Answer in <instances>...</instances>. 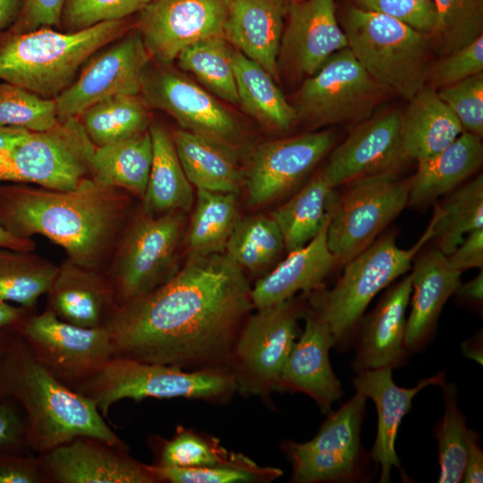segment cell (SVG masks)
I'll return each mask as SVG.
<instances>
[{"instance_id":"1","label":"cell","mask_w":483,"mask_h":483,"mask_svg":"<svg viewBox=\"0 0 483 483\" xmlns=\"http://www.w3.org/2000/svg\"><path fill=\"white\" fill-rule=\"evenodd\" d=\"M250 290L244 270L225 252L189 254L164 284L112 309L105 322L112 357L181 369L227 367L254 309Z\"/></svg>"},{"instance_id":"2","label":"cell","mask_w":483,"mask_h":483,"mask_svg":"<svg viewBox=\"0 0 483 483\" xmlns=\"http://www.w3.org/2000/svg\"><path fill=\"white\" fill-rule=\"evenodd\" d=\"M127 204L125 191L90 177L68 191L0 183L4 227L24 238L42 235L64 249L70 261L97 271L113 253Z\"/></svg>"},{"instance_id":"3","label":"cell","mask_w":483,"mask_h":483,"mask_svg":"<svg viewBox=\"0 0 483 483\" xmlns=\"http://www.w3.org/2000/svg\"><path fill=\"white\" fill-rule=\"evenodd\" d=\"M3 399H13L22 409L32 453L47 452L80 436L127 449L96 404L57 379L16 331L0 360Z\"/></svg>"},{"instance_id":"4","label":"cell","mask_w":483,"mask_h":483,"mask_svg":"<svg viewBox=\"0 0 483 483\" xmlns=\"http://www.w3.org/2000/svg\"><path fill=\"white\" fill-rule=\"evenodd\" d=\"M129 18L105 21L75 32L43 27L0 33V79L41 97L55 99L76 79L97 51L124 35Z\"/></svg>"},{"instance_id":"5","label":"cell","mask_w":483,"mask_h":483,"mask_svg":"<svg viewBox=\"0 0 483 483\" xmlns=\"http://www.w3.org/2000/svg\"><path fill=\"white\" fill-rule=\"evenodd\" d=\"M435 219L410 249L397 246L393 234L384 235L346 262L334 287L307 293L309 309L327 326L333 346L344 348L357 331L363 313L374 297L411 267V261L432 239Z\"/></svg>"},{"instance_id":"6","label":"cell","mask_w":483,"mask_h":483,"mask_svg":"<svg viewBox=\"0 0 483 483\" xmlns=\"http://www.w3.org/2000/svg\"><path fill=\"white\" fill-rule=\"evenodd\" d=\"M343 27L348 48L387 91L409 101L427 84L432 46L428 34L358 6L346 10Z\"/></svg>"},{"instance_id":"7","label":"cell","mask_w":483,"mask_h":483,"mask_svg":"<svg viewBox=\"0 0 483 483\" xmlns=\"http://www.w3.org/2000/svg\"><path fill=\"white\" fill-rule=\"evenodd\" d=\"M90 399L105 418L123 400L183 397L225 401L236 393L228 367L185 370L174 366L110 358L94 375L73 388Z\"/></svg>"},{"instance_id":"8","label":"cell","mask_w":483,"mask_h":483,"mask_svg":"<svg viewBox=\"0 0 483 483\" xmlns=\"http://www.w3.org/2000/svg\"><path fill=\"white\" fill-rule=\"evenodd\" d=\"M185 213L137 216L118 238L114 257L104 275L114 308L158 287L178 269L175 264L182 236Z\"/></svg>"},{"instance_id":"9","label":"cell","mask_w":483,"mask_h":483,"mask_svg":"<svg viewBox=\"0 0 483 483\" xmlns=\"http://www.w3.org/2000/svg\"><path fill=\"white\" fill-rule=\"evenodd\" d=\"M95 145L80 119L59 121L44 131H29L0 150V182L68 191L89 177Z\"/></svg>"},{"instance_id":"10","label":"cell","mask_w":483,"mask_h":483,"mask_svg":"<svg viewBox=\"0 0 483 483\" xmlns=\"http://www.w3.org/2000/svg\"><path fill=\"white\" fill-rule=\"evenodd\" d=\"M256 310L245 320L227 367L236 392L263 398L278 390L283 367L295 342L297 322L306 310L294 297Z\"/></svg>"},{"instance_id":"11","label":"cell","mask_w":483,"mask_h":483,"mask_svg":"<svg viewBox=\"0 0 483 483\" xmlns=\"http://www.w3.org/2000/svg\"><path fill=\"white\" fill-rule=\"evenodd\" d=\"M387 92L345 47L305 79L292 106L297 120L313 128L359 123L372 115Z\"/></svg>"},{"instance_id":"12","label":"cell","mask_w":483,"mask_h":483,"mask_svg":"<svg viewBox=\"0 0 483 483\" xmlns=\"http://www.w3.org/2000/svg\"><path fill=\"white\" fill-rule=\"evenodd\" d=\"M366 401L356 392L336 411L328 413L311 440L284 444L292 467V482L343 483L367 478L369 457L360 442Z\"/></svg>"},{"instance_id":"13","label":"cell","mask_w":483,"mask_h":483,"mask_svg":"<svg viewBox=\"0 0 483 483\" xmlns=\"http://www.w3.org/2000/svg\"><path fill=\"white\" fill-rule=\"evenodd\" d=\"M331 208L326 230L328 250L345 264L372 242L409 204V182L394 173L353 181Z\"/></svg>"},{"instance_id":"14","label":"cell","mask_w":483,"mask_h":483,"mask_svg":"<svg viewBox=\"0 0 483 483\" xmlns=\"http://www.w3.org/2000/svg\"><path fill=\"white\" fill-rule=\"evenodd\" d=\"M16 332L36 359L71 388L94 375L111 357L106 327L85 328L60 319L46 308L32 312Z\"/></svg>"},{"instance_id":"15","label":"cell","mask_w":483,"mask_h":483,"mask_svg":"<svg viewBox=\"0 0 483 483\" xmlns=\"http://www.w3.org/2000/svg\"><path fill=\"white\" fill-rule=\"evenodd\" d=\"M98 52V51H97ZM96 52L74 81L56 98L58 121L80 114L92 105L116 95H139L151 60L137 28Z\"/></svg>"},{"instance_id":"16","label":"cell","mask_w":483,"mask_h":483,"mask_svg":"<svg viewBox=\"0 0 483 483\" xmlns=\"http://www.w3.org/2000/svg\"><path fill=\"white\" fill-rule=\"evenodd\" d=\"M230 0H149L139 12L137 29L146 49L168 65L186 47L224 37Z\"/></svg>"},{"instance_id":"17","label":"cell","mask_w":483,"mask_h":483,"mask_svg":"<svg viewBox=\"0 0 483 483\" xmlns=\"http://www.w3.org/2000/svg\"><path fill=\"white\" fill-rule=\"evenodd\" d=\"M334 143L335 135L323 131L258 145L243 171L248 204L266 205L287 193L329 152Z\"/></svg>"},{"instance_id":"18","label":"cell","mask_w":483,"mask_h":483,"mask_svg":"<svg viewBox=\"0 0 483 483\" xmlns=\"http://www.w3.org/2000/svg\"><path fill=\"white\" fill-rule=\"evenodd\" d=\"M140 95L149 106L171 115L182 130L230 146L239 136L236 120L209 92L162 64L148 66Z\"/></svg>"},{"instance_id":"19","label":"cell","mask_w":483,"mask_h":483,"mask_svg":"<svg viewBox=\"0 0 483 483\" xmlns=\"http://www.w3.org/2000/svg\"><path fill=\"white\" fill-rule=\"evenodd\" d=\"M46 483H158L127 449L80 436L38 454Z\"/></svg>"},{"instance_id":"20","label":"cell","mask_w":483,"mask_h":483,"mask_svg":"<svg viewBox=\"0 0 483 483\" xmlns=\"http://www.w3.org/2000/svg\"><path fill=\"white\" fill-rule=\"evenodd\" d=\"M402 113L391 111L357 123L335 148L321 172L332 188L360 178L394 173L405 160L401 146Z\"/></svg>"},{"instance_id":"21","label":"cell","mask_w":483,"mask_h":483,"mask_svg":"<svg viewBox=\"0 0 483 483\" xmlns=\"http://www.w3.org/2000/svg\"><path fill=\"white\" fill-rule=\"evenodd\" d=\"M348 47L335 15V0L290 3L277 64L292 75L309 77L334 53Z\"/></svg>"},{"instance_id":"22","label":"cell","mask_w":483,"mask_h":483,"mask_svg":"<svg viewBox=\"0 0 483 483\" xmlns=\"http://www.w3.org/2000/svg\"><path fill=\"white\" fill-rule=\"evenodd\" d=\"M303 316L304 329L284 362L278 390L302 393L328 414L333 403L343 394L329 360L333 338L326 324L316 313L309 309Z\"/></svg>"},{"instance_id":"23","label":"cell","mask_w":483,"mask_h":483,"mask_svg":"<svg viewBox=\"0 0 483 483\" xmlns=\"http://www.w3.org/2000/svg\"><path fill=\"white\" fill-rule=\"evenodd\" d=\"M411 289V274H409L391 286L376 308L361 318L352 362L357 373L384 368L393 369L405 361L409 353L405 346V314Z\"/></svg>"},{"instance_id":"24","label":"cell","mask_w":483,"mask_h":483,"mask_svg":"<svg viewBox=\"0 0 483 483\" xmlns=\"http://www.w3.org/2000/svg\"><path fill=\"white\" fill-rule=\"evenodd\" d=\"M392 369L384 368L358 372L352 380L356 392L373 400L377 412V432L370 452L371 459L380 466V483L391 480L392 468L396 467L405 479L395 452V439L402 418L410 411L413 398L429 386H441L445 372L422 378L412 388L397 386L392 377Z\"/></svg>"},{"instance_id":"25","label":"cell","mask_w":483,"mask_h":483,"mask_svg":"<svg viewBox=\"0 0 483 483\" xmlns=\"http://www.w3.org/2000/svg\"><path fill=\"white\" fill-rule=\"evenodd\" d=\"M289 0H230L224 38L275 80Z\"/></svg>"},{"instance_id":"26","label":"cell","mask_w":483,"mask_h":483,"mask_svg":"<svg viewBox=\"0 0 483 483\" xmlns=\"http://www.w3.org/2000/svg\"><path fill=\"white\" fill-rule=\"evenodd\" d=\"M330 216L331 211L320 231L308 244L288 252L283 261L255 283L250 290L254 309L269 308L293 298L300 292L309 293L322 286L338 263L326 243Z\"/></svg>"},{"instance_id":"27","label":"cell","mask_w":483,"mask_h":483,"mask_svg":"<svg viewBox=\"0 0 483 483\" xmlns=\"http://www.w3.org/2000/svg\"><path fill=\"white\" fill-rule=\"evenodd\" d=\"M411 274V309L406 320L408 352L419 350L428 340L438 316L455 293L461 272L453 269L438 249L426 251L416 261Z\"/></svg>"},{"instance_id":"28","label":"cell","mask_w":483,"mask_h":483,"mask_svg":"<svg viewBox=\"0 0 483 483\" xmlns=\"http://www.w3.org/2000/svg\"><path fill=\"white\" fill-rule=\"evenodd\" d=\"M47 294V309L60 319L80 327H104L114 308L112 292L104 273L69 259L58 266Z\"/></svg>"},{"instance_id":"29","label":"cell","mask_w":483,"mask_h":483,"mask_svg":"<svg viewBox=\"0 0 483 483\" xmlns=\"http://www.w3.org/2000/svg\"><path fill=\"white\" fill-rule=\"evenodd\" d=\"M409 102L400 124L401 146L406 160L432 157L464 131L436 90L428 84Z\"/></svg>"},{"instance_id":"30","label":"cell","mask_w":483,"mask_h":483,"mask_svg":"<svg viewBox=\"0 0 483 483\" xmlns=\"http://www.w3.org/2000/svg\"><path fill=\"white\" fill-rule=\"evenodd\" d=\"M483 161L481 137L463 131L436 155L418 162L409 181V204L428 203L452 191L474 174Z\"/></svg>"},{"instance_id":"31","label":"cell","mask_w":483,"mask_h":483,"mask_svg":"<svg viewBox=\"0 0 483 483\" xmlns=\"http://www.w3.org/2000/svg\"><path fill=\"white\" fill-rule=\"evenodd\" d=\"M172 139L191 185L207 191L238 193L243 183V171L232 146L182 129L175 131Z\"/></svg>"},{"instance_id":"32","label":"cell","mask_w":483,"mask_h":483,"mask_svg":"<svg viewBox=\"0 0 483 483\" xmlns=\"http://www.w3.org/2000/svg\"><path fill=\"white\" fill-rule=\"evenodd\" d=\"M148 131L153 157L142 198V211L151 216L187 213L193 203V191L179 160L172 135L159 124H151Z\"/></svg>"},{"instance_id":"33","label":"cell","mask_w":483,"mask_h":483,"mask_svg":"<svg viewBox=\"0 0 483 483\" xmlns=\"http://www.w3.org/2000/svg\"><path fill=\"white\" fill-rule=\"evenodd\" d=\"M153 157L149 131L96 147L89 177L96 182L143 198Z\"/></svg>"},{"instance_id":"34","label":"cell","mask_w":483,"mask_h":483,"mask_svg":"<svg viewBox=\"0 0 483 483\" xmlns=\"http://www.w3.org/2000/svg\"><path fill=\"white\" fill-rule=\"evenodd\" d=\"M233 65L239 105L261 124L287 131L297 121L291 105L275 80L256 62L233 47Z\"/></svg>"},{"instance_id":"35","label":"cell","mask_w":483,"mask_h":483,"mask_svg":"<svg viewBox=\"0 0 483 483\" xmlns=\"http://www.w3.org/2000/svg\"><path fill=\"white\" fill-rule=\"evenodd\" d=\"M334 190L319 172L270 214L281 231L287 252L304 247L320 231L336 199Z\"/></svg>"},{"instance_id":"36","label":"cell","mask_w":483,"mask_h":483,"mask_svg":"<svg viewBox=\"0 0 483 483\" xmlns=\"http://www.w3.org/2000/svg\"><path fill=\"white\" fill-rule=\"evenodd\" d=\"M148 106L140 94L116 95L88 107L78 118L95 147H101L148 131Z\"/></svg>"},{"instance_id":"37","label":"cell","mask_w":483,"mask_h":483,"mask_svg":"<svg viewBox=\"0 0 483 483\" xmlns=\"http://www.w3.org/2000/svg\"><path fill=\"white\" fill-rule=\"evenodd\" d=\"M239 219L236 193L197 189L196 205L186 238L189 254L225 252Z\"/></svg>"},{"instance_id":"38","label":"cell","mask_w":483,"mask_h":483,"mask_svg":"<svg viewBox=\"0 0 483 483\" xmlns=\"http://www.w3.org/2000/svg\"><path fill=\"white\" fill-rule=\"evenodd\" d=\"M57 271L58 266L34 251L0 248V301L34 310Z\"/></svg>"},{"instance_id":"39","label":"cell","mask_w":483,"mask_h":483,"mask_svg":"<svg viewBox=\"0 0 483 483\" xmlns=\"http://www.w3.org/2000/svg\"><path fill=\"white\" fill-rule=\"evenodd\" d=\"M233 50L224 37H213L186 47L176 60L182 70L194 74L211 93L239 105Z\"/></svg>"},{"instance_id":"40","label":"cell","mask_w":483,"mask_h":483,"mask_svg":"<svg viewBox=\"0 0 483 483\" xmlns=\"http://www.w3.org/2000/svg\"><path fill=\"white\" fill-rule=\"evenodd\" d=\"M432 239L436 240L438 250L450 255L465 236L483 228V177L477 176L459 188L434 212Z\"/></svg>"},{"instance_id":"41","label":"cell","mask_w":483,"mask_h":483,"mask_svg":"<svg viewBox=\"0 0 483 483\" xmlns=\"http://www.w3.org/2000/svg\"><path fill=\"white\" fill-rule=\"evenodd\" d=\"M284 250L281 231L271 216L253 215L239 219L225 252L243 270L258 272Z\"/></svg>"},{"instance_id":"42","label":"cell","mask_w":483,"mask_h":483,"mask_svg":"<svg viewBox=\"0 0 483 483\" xmlns=\"http://www.w3.org/2000/svg\"><path fill=\"white\" fill-rule=\"evenodd\" d=\"M156 463L160 467L198 468L235 462L244 455L227 451L211 436L178 426L172 438L153 437Z\"/></svg>"},{"instance_id":"43","label":"cell","mask_w":483,"mask_h":483,"mask_svg":"<svg viewBox=\"0 0 483 483\" xmlns=\"http://www.w3.org/2000/svg\"><path fill=\"white\" fill-rule=\"evenodd\" d=\"M445 400V412L436 426L440 476L439 483H459L465 466L469 428L464 414L457 404V388L453 383L440 386Z\"/></svg>"},{"instance_id":"44","label":"cell","mask_w":483,"mask_h":483,"mask_svg":"<svg viewBox=\"0 0 483 483\" xmlns=\"http://www.w3.org/2000/svg\"><path fill=\"white\" fill-rule=\"evenodd\" d=\"M435 25L430 34L442 55H449L483 35V0H430Z\"/></svg>"},{"instance_id":"45","label":"cell","mask_w":483,"mask_h":483,"mask_svg":"<svg viewBox=\"0 0 483 483\" xmlns=\"http://www.w3.org/2000/svg\"><path fill=\"white\" fill-rule=\"evenodd\" d=\"M159 482L170 483H251L270 482L281 477L283 470L258 465L247 456L223 465L198 468L160 467L150 465Z\"/></svg>"},{"instance_id":"46","label":"cell","mask_w":483,"mask_h":483,"mask_svg":"<svg viewBox=\"0 0 483 483\" xmlns=\"http://www.w3.org/2000/svg\"><path fill=\"white\" fill-rule=\"evenodd\" d=\"M58 122L55 99L6 81L0 83V126L44 131Z\"/></svg>"},{"instance_id":"47","label":"cell","mask_w":483,"mask_h":483,"mask_svg":"<svg viewBox=\"0 0 483 483\" xmlns=\"http://www.w3.org/2000/svg\"><path fill=\"white\" fill-rule=\"evenodd\" d=\"M149 0H66L59 29L75 32L96 24L128 19Z\"/></svg>"},{"instance_id":"48","label":"cell","mask_w":483,"mask_h":483,"mask_svg":"<svg viewBox=\"0 0 483 483\" xmlns=\"http://www.w3.org/2000/svg\"><path fill=\"white\" fill-rule=\"evenodd\" d=\"M464 131L483 134V72L436 90Z\"/></svg>"},{"instance_id":"49","label":"cell","mask_w":483,"mask_h":483,"mask_svg":"<svg viewBox=\"0 0 483 483\" xmlns=\"http://www.w3.org/2000/svg\"><path fill=\"white\" fill-rule=\"evenodd\" d=\"M483 72V35L431 64L427 84L436 90Z\"/></svg>"},{"instance_id":"50","label":"cell","mask_w":483,"mask_h":483,"mask_svg":"<svg viewBox=\"0 0 483 483\" xmlns=\"http://www.w3.org/2000/svg\"><path fill=\"white\" fill-rule=\"evenodd\" d=\"M358 7L394 18L430 36L435 10L430 0H354Z\"/></svg>"},{"instance_id":"51","label":"cell","mask_w":483,"mask_h":483,"mask_svg":"<svg viewBox=\"0 0 483 483\" xmlns=\"http://www.w3.org/2000/svg\"><path fill=\"white\" fill-rule=\"evenodd\" d=\"M0 453H32L27 438L25 415L13 399L0 400Z\"/></svg>"},{"instance_id":"52","label":"cell","mask_w":483,"mask_h":483,"mask_svg":"<svg viewBox=\"0 0 483 483\" xmlns=\"http://www.w3.org/2000/svg\"><path fill=\"white\" fill-rule=\"evenodd\" d=\"M66 0H23L15 22L6 30L12 34L30 32L43 27H60Z\"/></svg>"},{"instance_id":"53","label":"cell","mask_w":483,"mask_h":483,"mask_svg":"<svg viewBox=\"0 0 483 483\" xmlns=\"http://www.w3.org/2000/svg\"><path fill=\"white\" fill-rule=\"evenodd\" d=\"M0 483H46L38 455L0 453Z\"/></svg>"},{"instance_id":"54","label":"cell","mask_w":483,"mask_h":483,"mask_svg":"<svg viewBox=\"0 0 483 483\" xmlns=\"http://www.w3.org/2000/svg\"><path fill=\"white\" fill-rule=\"evenodd\" d=\"M447 257L450 266L461 273L483 266V228L469 233Z\"/></svg>"},{"instance_id":"55","label":"cell","mask_w":483,"mask_h":483,"mask_svg":"<svg viewBox=\"0 0 483 483\" xmlns=\"http://www.w3.org/2000/svg\"><path fill=\"white\" fill-rule=\"evenodd\" d=\"M483 452L478 433L469 428L468 450L462 481L481 483L483 480Z\"/></svg>"},{"instance_id":"56","label":"cell","mask_w":483,"mask_h":483,"mask_svg":"<svg viewBox=\"0 0 483 483\" xmlns=\"http://www.w3.org/2000/svg\"><path fill=\"white\" fill-rule=\"evenodd\" d=\"M34 310L0 301V331H16Z\"/></svg>"},{"instance_id":"57","label":"cell","mask_w":483,"mask_h":483,"mask_svg":"<svg viewBox=\"0 0 483 483\" xmlns=\"http://www.w3.org/2000/svg\"><path fill=\"white\" fill-rule=\"evenodd\" d=\"M455 293L462 299L471 302L479 303L483 298V271L480 272L471 280L462 284H460Z\"/></svg>"},{"instance_id":"58","label":"cell","mask_w":483,"mask_h":483,"mask_svg":"<svg viewBox=\"0 0 483 483\" xmlns=\"http://www.w3.org/2000/svg\"><path fill=\"white\" fill-rule=\"evenodd\" d=\"M0 248L34 251L36 244L32 238H24L15 235L0 223Z\"/></svg>"},{"instance_id":"59","label":"cell","mask_w":483,"mask_h":483,"mask_svg":"<svg viewBox=\"0 0 483 483\" xmlns=\"http://www.w3.org/2000/svg\"><path fill=\"white\" fill-rule=\"evenodd\" d=\"M23 0H0V30L9 29L17 20Z\"/></svg>"},{"instance_id":"60","label":"cell","mask_w":483,"mask_h":483,"mask_svg":"<svg viewBox=\"0 0 483 483\" xmlns=\"http://www.w3.org/2000/svg\"><path fill=\"white\" fill-rule=\"evenodd\" d=\"M28 132L21 128L0 126V150L13 146Z\"/></svg>"},{"instance_id":"61","label":"cell","mask_w":483,"mask_h":483,"mask_svg":"<svg viewBox=\"0 0 483 483\" xmlns=\"http://www.w3.org/2000/svg\"><path fill=\"white\" fill-rule=\"evenodd\" d=\"M463 351L466 356L475 359L482 363V352L479 350V342H471L463 343Z\"/></svg>"},{"instance_id":"62","label":"cell","mask_w":483,"mask_h":483,"mask_svg":"<svg viewBox=\"0 0 483 483\" xmlns=\"http://www.w3.org/2000/svg\"><path fill=\"white\" fill-rule=\"evenodd\" d=\"M13 332L15 331H13V330L0 331V360L2 359L4 352H5L8 346V343L10 342V339Z\"/></svg>"},{"instance_id":"63","label":"cell","mask_w":483,"mask_h":483,"mask_svg":"<svg viewBox=\"0 0 483 483\" xmlns=\"http://www.w3.org/2000/svg\"><path fill=\"white\" fill-rule=\"evenodd\" d=\"M291 3H294V2H299V1H301V0H289Z\"/></svg>"}]
</instances>
